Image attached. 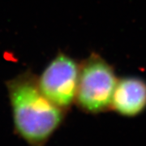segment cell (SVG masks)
<instances>
[{
    "label": "cell",
    "mask_w": 146,
    "mask_h": 146,
    "mask_svg": "<svg viewBox=\"0 0 146 146\" xmlns=\"http://www.w3.org/2000/svg\"><path fill=\"white\" fill-rule=\"evenodd\" d=\"M110 106L126 116L140 114L146 107V83L141 79L128 77L117 81Z\"/></svg>",
    "instance_id": "obj_4"
},
{
    "label": "cell",
    "mask_w": 146,
    "mask_h": 146,
    "mask_svg": "<svg viewBox=\"0 0 146 146\" xmlns=\"http://www.w3.org/2000/svg\"><path fill=\"white\" fill-rule=\"evenodd\" d=\"M80 65L64 53L49 63L37 82L43 94L61 109L69 108L76 100Z\"/></svg>",
    "instance_id": "obj_3"
},
{
    "label": "cell",
    "mask_w": 146,
    "mask_h": 146,
    "mask_svg": "<svg viewBox=\"0 0 146 146\" xmlns=\"http://www.w3.org/2000/svg\"><path fill=\"white\" fill-rule=\"evenodd\" d=\"M14 126L30 146H43L63 123L65 110L47 98L31 72L7 81Z\"/></svg>",
    "instance_id": "obj_1"
},
{
    "label": "cell",
    "mask_w": 146,
    "mask_h": 146,
    "mask_svg": "<svg viewBox=\"0 0 146 146\" xmlns=\"http://www.w3.org/2000/svg\"><path fill=\"white\" fill-rule=\"evenodd\" d=\"M117 81L113 68L94 54L80 65L75 102L89 113L103 111L111 105Z\"/></svg>",
    "instance_id": "obj_2"
}]
</instances>
